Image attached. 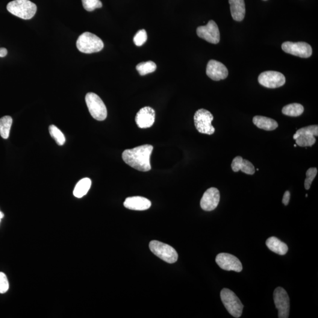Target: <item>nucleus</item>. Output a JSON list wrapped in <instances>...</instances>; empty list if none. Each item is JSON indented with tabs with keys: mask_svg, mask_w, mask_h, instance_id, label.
Instances as JSON below:
<instances>
[{
	"mask_svg": "<svg viewBox=\"0 0 318 318\" xmlns=\"http://www.w3.org/2000/svg\"><path fill=\"white\" fill-rule=\"evenodd\" d=\"M153 147L150 144L127 149L123 152L122 158L126 164L141 172H148L151 170L150 156Z\"/></svg>",
	"mask_w": 318,
	"mask_h": 318,
	"instance_id": "obj_1",
	"label": "nucleus"
},
{
	"mask_svg": "<svg viewBox=\"0 0 318 318\" xmlns=\"http://www.w3.org/2000/svg\"><path fill=\"white\" fill-rule=\"evenodd\" d=\"M76 46L80 52L91 54L101 51L104 47V43L95 34L85 32L80 35L77 40Z\"/></svg>",
	"mask_w": 318,
	"mask_h": 318,
	"instance_id": "obj_2",
	"label": "nucleus"
},
{
	"mask_svg": "<svg viewBox=\"0 0 318 318\" xmlns=\"http://www.w3.org/2000/svg\"><path fill=\"white\" fill-rule=\"evenodd\" d=\"M7 9L14 16L24 20H29L36 13L37 6L29 0H14L8 3Z\"/></svg>",
	"mask_w": 318,
	"mask_h": 318,
	"instance_id": "obj_3",
	"label": "nucleus"
},
{
	"mask_svg": "<svg viewBox=\"0 0 318 318\" xmlns=\"http://www.w3.org/2000/svg\"><path fill=\"white\" fill-rule=\"evenodd\" d=\"M220 298L226 310L232 316L238 318L242 314L243 305L234 292L224 288L220 292Z\"/></svg>",
	"mask_w": 318,
	"mask_h": 318,
	"instance_id": "obj_4",
	"label": "nucleus"
},
{
	"mask_svg": "<svg viewBox=\"0 0 318 318\" xmlns=\"http://www.w3.org/2000/svg\"><path fill=\"white\" fill-rule=\"evenodd\" d=\"M85 103L91 116L99 121L105 120L107 116V108L100 97L94 93H88L85 96Z\"/></svg>",
	"mask_w": 318,
	"mask_h": 318,
	"instance_id": "obj_5",
	"label": "nucleus"
},
{
	"mask_svg": "<svg viewBox=\"0 0 318 318\" xmlns=\"http://www.w3.org/2000/svg\"><path fill=\"white\" fill-rule=\"evenodd\" d=\"M149 248L153 253L167 263L174 264L178 261V254L176 250L168 244L158 240H152Z\"/></svg>",
	"mask_w": 318,
	"mask_h": 318,
	"instance_id": "obj_6",
	"label": "nucleus"
},
{
	"mask_svg": "<svg viewBox=\"0 0 318 318\" xmlns=\"http://www.w3.org/2000/svg\"><path fill=\"white\" fill-rule=\"evenodd\" d=\"M213 116L210 111L201 108L197 110L194 116V125L200 133L208 135L213 134L215 132L214 127L212 125Z\"/></svg>",
	"mask_w": 318,
	"mask_h": 318,
	"instance_id": "obj_7",
	"label": "nucleus"
},
{
	"mask_svg": "<svg viewBox=\"0 0 318 318\" xmlns=\"http://www.w3.org/2000/svg\"><path fill=\"white\" fill-rule=\"evenodd\" d=\"M318 125L309 126L297 130L293 135V139L295 140L297 145L300 147H311L316 143L315 136H318Z\"/></svg>",
	"mask_w": 318,
	"mask_h": 318,
	"instance_id": "obj_8",
	"label": "nucleus"
},
{
	"mask_svg": "<svg viewBox=\"0 0 318 318\" xmlns=\"http://www.w3.org/2000/svg\"><path fill=\"white\" fill-rule=\"evenodd\" d=\"M273 299L278 310L279 318H288L290 315V300L284 288H276L273 292Z\"/></svg>",
	"mask_w": 318,
	"mask_h": 318,
	"instance_id": "obj_9",
	"label": "nucleus"
},
{
	"mask_svg": "<svg viewBox=\"0 0 318 318\" xmlns=\"http://www.w3.org/2000/svg\"><path fill=\"white\" fill-rule=\"evenodd\" d=\"M259 84L269 88H275L282 86L286 82L283 74L275 71H267L262 73L258 78Z\"/></svg>",
	"mask_w": 318,
	"mask_h": 318,
	"instance_id": "obj_10",
	"label": "nucleus"
},
{
	"mask_svg": "<svg viewBox=\"0 0 318 318\" xmlns=\"http://www.w3.org/2000/svg\"><path fill=\"white\" fill-rule=\"evenodd\" d=\"M283 51L301 58H308L312 54V47L305 42H291L287 41L282 44Z\"/></svg>",
	"mask_w": 318,
	"mask_h": 318,
	"instance_id": "obj_11",
	"label": "nucleus"
},
{
	"mask_svg": "<svg viewBox=\"0 0 318 318\" xmlns=\"http://www.w3.org/2000/svg\"><path fill=\"white\" fill-rule=\"evenodd\" d=\"M196 32L200 38L209 43L216 44L220 41L219 29L213 20L209 21L207 25L199 26Z\"/></svg>",
	"mask_w": 318,
	"mask_h": 318,
	"instance_id": "obj_12",
	"label": "nucleus"
},
{
	"mask_svg": "<svg viewBox=\"0 0 318 318\" xmlns=\"http://www.w3.org/2000/svg\"><path fill=\"white\" fill-rule=\"evenodd\" d=\"M216 262L221 269L237 272H240L243 267L239 259L229 253H221L216 258Z\"/></svg>",
	"mask_w": 318,
	"mask_h": 318,
	"instance_id": "obj_13",
	"label": "nucleus"
},
{
	"mask_svg": "<svg viewBox=\"0 0 318 318\" xmlns=\"http://www.w3.org/2000/svg\"><path fill=\"white\" fill-rule=\"evenodd\" d=\"M220 201V192L217 188L211 187L206 190L200 200L203 210L212 211L217 208Z\"/></svg>",
	"mask_w": 318,
	"mask_h": 318,
	"instance_id": "obj_14",
	"label": "nucleus"
},
{
	"mask_svg": "<svg viewBox=\"0 0 318 318\" xmlns=\"http://www.w3.org/2000/svg\"><path fill=\"white\" fill-rule=\"evenodd\" d=\"M206 75L214 81L225 79L228 76V70L226 67L220 62L211 60L209 61L206 67Z\"/></svg>",
	"mask_w": 318,
	"mask_h": 318,
	"instance_id": "obj_15",
	"label": "nucleus"
},
{
	"mask_svg": "<svg viewBox=\"0 0 318 318\" xmlns=\"http://www.w3.org/2000/svg\"><path fill=\"white\" fill-rule=\"evenodd\" d=\"M135 123L141 129L149 128L155 121V111L152 107H144L141 108L135 116Z\"/></svg>",
	"mask_w": 318,
	"mask_h": 318,
	"instance_id": "obj_16",
	"label": "nucleus"
},
{
	"mask_svg": "<svg viewBox=\"0 0 318 318\" xmlns=\"http://www.w3.org/2000/svg\"><path fill=\"white\" fill-rule=\"evenodd\" d=\"M151 205L149 199L141 196L128 197L124 202L126 208L133 211H145L149 209Z\"/></svg>",
	"mask_w": 318,
	"mask_h": 318,
	"instance_id": "obj_17",
	"label": "nucleus"
},
{
	"mask_svg": "<svg viewBox=\"0 0 318 318\" xmlns=\"http://www.w3.org/2000/svg\"><path fill=\"white\" fill-rule=\"evenodd\" d=\"M232 169L235 172L241 170L247 175H252L255 173V167L251 162L243 159L240 156H237L233 160Z\"/></svg>",
	"mask_w": 318,
	"mask_h": 318,
	"instance_id": "obj_18",
	"label": "nucleus"
},
{
	"mask_svg": "<svg viewBox=\"0 0 318 318\" xmlns=\"http://www.w3.org/2000/svg\"><path fill=\"white\" fill-rule=\"evenodd\" d=\"M229 2L233 19L237 22L242 21L246 13L244 0H229Z\"/></svg>",
	"mask_w": 318,
	"mask_h": 318,
	"instance_id": "obj_19",
	"label": "nucleus"
},
{
	"mask_svg": "<svg viewBox=\"0 0 318 318\" xmlns=\"http://www.w3.org/2000/svg\"><path fill=\"white\" fill-rule=\"evenodd\" d=\"M253 123L258 128L266 131H273L278 127V123L276 121L265 116H255L253 119Z\"/></svg>",
	"mask_w": 318,
	"mask_h": 318,
	"instance_id": "obj_20",
	"label": "nucleus"
},
{
	"mask_svg": "<svg viewBox=\"0 0 318 318\" xmlns=\"http://www.w3.org/2000/svg\"><path fill=\"white\" fill-rule=\"evenodd\" d=\"M266 244L271 251L279 255H285L288 251L287 244L276 237L268 238L266 241Z\"/></svg>",
	"mask_w": 318,
	"mask_h": 318,
	"instance_id": "obj_21",
	"label": "nucleus"
},
{
	"mask_svg": "<svg viewBox=\"0 0 318 318\" xmlns=\"http://www.w3.org/2000/svg\"><path fill=\"white\" fill-rule=\"evenodd\" d=\"M91 181L89 178H84L77 184L73 191L74 195L78 198H81L86 194L90 190Z\"/></svg>",
	"mask_w": 318,
	"mask_h": 318,
	"instance_id": "obj_22",
	"label": "nucleus"
},
{
	"mask_svg": "<svg viewBox=\"0 0 318 318\" xmlns=\"http://www.w3.org/2000/svg\"><path fill=\"white\" fill-rule=\"evenodd\" d=\"M303 111L304 108L299 103L288 105L282 108L283 114L291 117H298L303 113Z\"/></svg>",
	"mask_w": 318,
	"mask_h": 318,
	"instance_id": "obj_23",
	"label": "nucleus"
},
{
	"mask_svg": "<svg viewBox=\"0 0 318 318\" xmlns=\"http://www.w3.org/2000/svg\"><path fill=\"white\" fill-rule=\"evenodd\" d=\"M13 119L9 116L2 117L0 119V135L4 139H7L10 135Z\"/></svg>",
	"mask_w": 318,
	"mask_h": 318,
	"instance_id": "obj_24",
	"label": "nucleus"
},
{
	"mask_svg": "<svg viewBox=\"0 0 318 318\" xmlns=\"http://www.w3.org/2000/svg\"><path fill=\"white\" fill-rule=\"evenodd\" d=\"M156 69H157L156 64L152 61L143 62L138 64L136 66V70L140 76H144L154 72Z\"/></svg>",
	"mask_w": 318,
	"mask_h": 318,
	"instance_id": "obj_25",
	"label": "nucleus"
},
{
	"mask_svg": "<svg viewBox=\"0 0 318 318\" xmlns=\"http://www.w3.org/2000/svg\"><path fill=\"white\" fill-rule=\"evenodd\" d=\"M49 132L53 139L55 141L58 145L62 146L66 142V138L60 129L55 125H51L49 127Z\"/></svg>",
	"mask_w": 318,
	"mask_h": 318,
	"instance_id": "obj_26",
	"label": "nucleus"
},
{
	"mask_svg": "<svg viewBox=\"0 0 318 318\" xmlns=\"http://www.w3.org/2000/svg\"><path fill=\"white\" fill-rule=\"evenodd\" d=\"M318 170L317 168L312 167L306 171V178L305 181V188L306 190H309L310 188L312 182H313L315 177L317 175Z\"/></svg>",
	"mask_w": 318,
	"mask_h": 318,
	"instance_id": "obj_27",
	"label": "nucleus"
},
{
	"mask_svg": "<svg viewBox=\"0 0 318 318\" xmlns=\"http://www.w3.org/2000/svg\"><path fill=\"white\" fill-rule=\"evenodd\" d=\"M82 4L85 10L88 11H92L102 7V3L100 0H82Z\"/></svg>",
	"mask_w": 318,
	"mask_h": 318,
	"instance_id": "obj_28",
	"label": "nucleus"
},
{
	"mask_svg": "<svg viewBox=\"0 0 318 318\" xmlns=\"http://www.w3.org/2000/svg\"><path fill=\"white\" fill-rule=\"evenodd\" d=\"M147 39V32L145 29L138 31L133 38L134 43L137 46H141L146 42Z\"/></svg>",
	"mask_w": 318,
	"mask_h": 318,
	"instance_id": "obj_29",
	"label": "nucleus"
},
{
	"mask_svg": "<svg viewBox=\"0 0 318 318\" xmlns=\"http://www.w3.org/2000/svg\"><path fill=\"white\" fill-rule=\"evenodd\" d=\"M9 289V282L7 276L3 272H0V293L7 292Z\"/></svg>",
	"mask_w": 318,
	"mask_h": 318,
	"instance_id": "obj_30",
	"label": "nucleus"
},
{
	"mask_svg": "<svg viewBox=\"0 0 318 318\" xmlns=\"http://www.w3.org/2000/svg\"><path fill=\"white\" fill-rule=\"evenodd\" d=\"M290 197L291 194L290 191H286L282 199V203H284L285 206L288 205L289 203H290Z\"/></svg>",
	"mask_w": 318,
	"mask_h": 318,
	"instance_id": "obj_31",
	"label": "nucleus"
},
{
	"mask_svg": "<svg viewBox=\"0 0 318 318\" xmlns=\"http://www.w3.org/2000/svg\"><path fill=\"white\" fill-rule=\"evenodd\" d=\"M7 50L5 48H0V57H4L7 54Z\"/></svg>",
	"mask_w": 318,
	"mask_h": 318,
	"instance_id": "obj_32",
	"label": "nucleus"
},
{
	"mask_svg": "<svg viewBox=\"0 0 318 318\" xmlns=\"http://www.w3.org/2000/svg\"><path fill=\"white\" fill-rule=\"evenodd\" d=\"M3 217H4V214H3L2 212L0 211V219H2Z\"/></svg>",
	"mask_w": 318,
	"mask_h": 318,
	"instance_id": "obj_33",
	"label": "nucleus"
},
{
	"mask_svg": "<svg viewBox=\"0 0 318 318\" xmlns=\"http://www.w3.org/2000/svg\"><path fill=\"white\" fill-rule=\"evenodd\" d=\"M305 196H306V197H308V194H306Z\"/></svg>",
	"mask_w": 318,
	"mask_h": 318,
	"instance_id": "obj_34",
	"label": "nucleus"
},
{
	"mask_svg": "<svg viewBox=\"0 0 318 318\" xmlns=\"http://www.w3.org/2000/svg\"><path fill=\"white\" fill-rule=\"evenodd\" d=\"M294 147H296V144H294Z\"/></svg>",
	"mask_w": 318,
	"mask_h": 318,
	"instance_id": "obj_35",
	"label": "nucleus"
},
{
	"mask_svg": "<svg viewBox=\"0 0 318 318\" xmlns=\"http://www.w3.org/2000/svg\"><path fill=\"white\" fill-rule=\"evenodd\" d=\"M1 219H0V223H1Z\"/></svg>",
	"mask_w": 318,
	"mask_h": 318,
	"instance_id": "obj_36",
	"label": "nucleus"
}]
</instances>
